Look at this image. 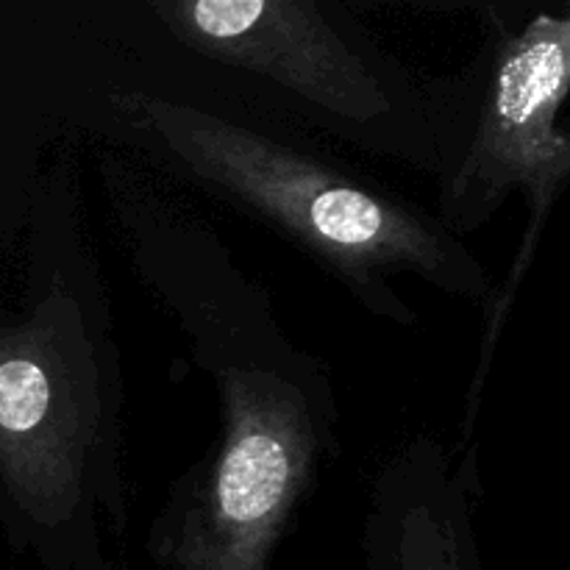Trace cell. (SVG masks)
<instances>
[{"label":"cell","mask_w":570,"mask_h":570,"mask_svg":"<svg viewBox=\"0 0 570 570\" xmlns=\"http://www.w3.org/2000/svg\"><path fill=\"white\" fill-rule=\"evenodd\" d=\"M195 356L220 399V440L173 484L154 546L181 570H259L334 449L326 373L273 328L267 312L220 315L195 289Z\"/></svg>","instance_id":"obj_1"},{"label":"cell","mask_w":570,"mask_h":570,"mask_svg":"<svg viewBox=\"0 0 570 570\" xmlns=\"http://www.w3.org/2000/svg\"><path fill=\"white\" fill-rule=\"evenodd\" d=\"M126 111L184 173L271 223L376 315L415 321L393 293L395 276H415L484 306L493 298L490 273L438 217L323 156L176 100L134 92Z\"/></svg>","instance_id":"obj_2"},{"label":"cell","mask_w":570,"mask_h":570,"mask_svg":"<svg viewBox=\"0 0 570 570\" xmlns=\"http://www.w3.org/2000/svg\"><path fill=\"white\" fill-rule=\"evenodd\" d=\"M92 262L61 220L48 289L0 351V440L14 456L20 510L48 534L122 523L120 367L95 293Z\"/></svg>","instance_id":"obj_3"},{"label":"cell","mask_w":570,"mask_h":570,"mask_svg":"<svg viewBox=\"0 0 570 570\" xmlns=\"http://www.w3.org/2000/svg\"><path fill=\"white\" fill-rule=\"evenodd\" d=\"M570 89V14L493 20L471 65L426 92L423 120L438 173V223L476 232L512 193L529 200L523 243L540 245L570 176V139L557 126Z\"/></svg>","instance_id":"obj_4"},{"label":"cell","mask_w":570,"mask_h":570,"mask_svg":"<svg viewBox=\"0 0 570 570\" xmlns=\"http://www.w3.org/2000/svg\"><path fill=\"white\" fill-rule=\"evenodd\" d=\"M173 37L206 59L256 72L332 117L351 137L390 134L393 83L371 45L348 37L312 0H181L156 3Z\"/></svg>","instance_id":"obj_5"}]
</instances>
